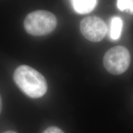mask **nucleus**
<instances>
[{
  "mask_svg": "<svg viewBox=\"0 0 133 133\" xmlns=\"http://www.w3.org/2000/svg\"><path fill=\"white\" fill-rule=\"evenodd\" d=\"M14 81L21 90L31 98H39L46 94V79L35 69L28 65L18 66L14 71Z\"/></svg>",
  "mask_w": 133,
  "mask_h": 133,
  "instance_id": "obj_1",
  "label": "nucleus"
},
{
  "mask_svg": "<svg viewBox=\"0 0 133 133\" xmlns=\"http://www.w3.org/2000/svg\"><path fill=\"white\" fill-rule=\"evenodd\" d=\"M57 23V19L52 12L38 10L26 16L24 25L26 32L31 35L44 36L54 30Z\"/></svg>",
  "mask_w": 133,
  "mask_h": 133,
  "instance_id": "obj_2",
  "label": "nucleus"
},
{
  "mask_svg": "<svg viewBox=\"0 0 133 133\" xmlns=\"http://www.w3.org/2000/svg\"><path fill=\"white\" fill-rule=\"evenodd\" d=\"M103 61L104 67L109 73L118 75L123 74L128 69L131 56L129 51L125 47L115 46L105 54Z\"/></svg>",
  "mask_w": 133,
  "mask_h": 133,
  "instance_id": "obj_3",
  "label": "nucleus"
},
{
  "mask_svg": "<svg viewBox=\"0 0 133 133\" xmlns=\"http://www.w3.org/2000/svg\"><path fill=\"white\" fill-rule=\"evenodd\" d=\"M81 34L92 42H99L105 36L108 28L104 21L96 16L84 18L79 25Z\"/></svg>",
  "mask_w": 133,
  "mask_h": 133,
  "instance_id": "obj_4",
  "label": "nucleus"
},
{
  "mask_svg": "<svg viewBox=\"0 0 133 133\" xmlns=\"http://www.w3.org/2000/svg\"><path fill=\"white\" fill-rule=\"evenodd\" d=\"M75 11L78 14H87L95 8L97 0H71Z\"/></svg>",
  "mask_w": 133,
  "mask_h": 133,
  "instance_id": "obj_5",
  "label": "nucleus"
},
{
  "mask_svg": "<svg viewBox=\"0 0 133 133\" xmlns=\"http://www.w3.org/2000/svg\"><path fill=\"white\" fill-rule=\"evenodd\" d=\"M122 19L119 17H114L112 18L110 24L109 35L112 40H117L120 38L123 29Z\"/></svg>",
  "mask_w": 133,
  "mask_h": 133,
  "instance_id": "obj_6",
  "label": "nucleus"
},
{
  "mask_svg": "<svg viewBox=\"0 0 133 133\" xmlns=\"http://www.w3.org/2000/svg\"><path fill=\"white\" fill-rule=\"evenodd\" d=\"M117 8L121 11H128L133 14V0H118Z\"/></svg>",
  "mask_w": 133,
  "mask_h": 133,
  "instance_id": "obj_7",
  "label": "nucleus"
},
{
  "mask_svg": "<svg viewBox=\"0 0 133 133\" xmlns=\"http://www.w3.org/2000/svg\"><path fill=\"white\" fill-rule=\"evenodd\" d=\"M43 133H64V132L59 128L56 126H51L43 131Z\"/></svg>",
  "mask_w": 133,
  "mask_h": 133,
  "instance_id": "obj_8",
  "label": "nucleus"
},
{
  "mask_svg": "<svg viewBox=\"0 0 133 133\" xmlns=\"http://www.w3.org/2000/svg\"><path fill=\"white\" fill-rule=\"evenodd\" d=\"M1 110H2V99H1V95H0V114H1Z\"/></svg>",
  "mask_w": 133,
  "mask_h": 133,
  "instance_id": "obj_9",
  "label": "nucleus"
},
{
  "mask_svg": "<svg viewBox=\"0 0 133 133\" xmlns=\"http://www.w3.org/2000/svg\"><path fill=\"white\" fill-rule=\"evenodd\" d=\"M3 133H17L15 131H5V132H3Z\"/></svg>",
  "mask_w": 133,
  "mask_h": 133,
  "instance_id": "obj_10",
  "label": "nucleus"
}]
</instances>
